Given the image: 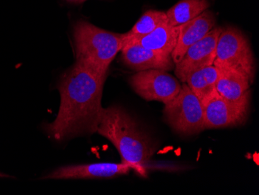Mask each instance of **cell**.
Segmentation results:
<instances>
[{"mask_svg":"<svg viewBox=\"0 0 259 195\" xmlns=\"http://www.w3.org/2000/svg\"><path fill=\"white\" fill-rule=\"evenodd\" d=\"M164 122L176 133L192 135L205 130L203 105L186 83L178 95L164 104Z\"/></svg>","mask_w":259,"mask_h":195,"instance_id":"5","label":"cell"},{"mask_svg":"<svg viewBox=\"0 0 259 195\" xmlns=\"http://www.w3.org/2000/svg\"><path fill=\"white\" fill-rule=\"evenodd\" d=\"M223 27H213L203 38L190 46L178 63L175 64V74L180 82H186L190 72L213 65L216 47Z\"/></svg>","mask_w":259,"mask_h":195,"instance_id":"8","label":"cell"},{"mask_svg":"<svg viewBox=\"0 0 259 195\" xmlns=\"http://www.w3.org/2000/svg\"><path fill=\"white\" fill-rule=\"evenodd\" d=\"M205 129L235 127L244 125L248 119L249 107L228 101L215 91L202 102Z\"/></svg>","mask_w":259,"mask_h":195,"instance_id":"7","label":"cell"},{"mask_svg":"<svg viewBox=\"0 0 259 195\" xmlns=\"http://www.w3.org/2000/svg\"><path fill=\"white\" fill-rule=\"evenodd\" d=\"M66 1L67 2L70 3V4H80L85 2L87 0H66Z\"/></svg>","mask_w":259,"mask_h":195,"instance_id":"17","label":"cell"},{"mask_svg":"<svg viewBox=\"0 0 259 195\" xmlns=\"http://www.w3.org/2000/svg\"><path fill=\"white\" fill-rule=\"evenodd\" d=\"M106 80L76 63L62 75L58 85L61 96L58 115L45 127L49 137L64 141L97 132Z\"/></svg>","mask_w":259,"mask_h":195,"instance_id":"1","label":"cell"},{"mask_svg":"<svg viewBox=\"0 0 259 195\" xmlns=\"http://www.w3.org/2000/svg\"><path fill=\"white\" fill-rule=\"evenodd\" d=\"M213 65L220 69L234 71L248 79L255 77V60L248 37L237 27H223L216 47Z\"/></svg>","mask_w":259,"mask_h":195,"instance_id":"4","label":"cell"},{"mask_svg":"<svg viewBox=\"0 0 259 195\" xmlns=\"http://www.w3.org/2000/svg\"><path fill=\"white\" fill-rule=\"evenodd\" d=\"M97 132L116 147L121 163L141 177H147V166L156 148L128 112L120 106L103 108Z\"/></svg>","mask_w":259,"mask_h":195,"instance_id":"2","label":"cell"},{"mask_svg":"<svg viewBox=\"0 0 259 195\" xmlns=\"http://www.w3.org/2000/svg\"><path fill=\"white\" fill-rule=\"evenodd\" d=\"M164 24H168L165 12L158 10H148L141 16L133 27L125 33V44L129 41L146 35Z\"/></svg>","mask_w":259,"mask_h":195,"instance_id":"16","label":"cell"},{"mask_svg":"<svg viewBox=\"0 0 259 195\" xmlns=\"http://www.w3.org/2000/svg\"><path fill=\"white\" fill-rule=\"evenodd\" d=\"M132 168L120 163H99L66 166L54 170L44 179H92L111 178L129 174Z\"/></svg>","mask_w":259,"mask_h":195,"instance_id":"10","label":"cell"},{"mask_svg":"<svg viewBox=\"0 0 259 195\" xmlns=\"http://www.w3.org/2000/svg\"><path fill=\"white\" fill-rule=\"evenodd\" d=\"M210 7L209 0H180L165 12L168 24L180 26L196 18Z\"/></svg>","mask_w":259,"mask_h":195,"instance_id":"15","label":"cell"},{"mask_svg":"<svg viewBox=\"0 0 259 195\" xmlns=\"http://www.w3.org/2000/svg\"><path fill=\"white\" fill-rule=\"evenodd\" d=\"M218 76L219 69L212 65L190 72L185 83L202 103L217 91Z\"/></svg>","mask_w":259,"mask_h":195,"instance_id":"14","label":"cell"},{"mask_svg":"<svg viewBox=\"0 0 259 195\" xmlns=\"http://www.w3.org/2000/svg\"><path fill=\"white\" fill-rule=\"evenodd\" d=\"M129 83L135 93L145 100L164 104L178 95L182 87L178 79L161 69L138 72L130 78Z\"/></svg>","mask_w":259,"mask_h":195,"instance_id":"6","label":"cell"},{"mask_svg":"<svg viewBox=\"0 0 259 195\" xmlns=\"http://www.w3.org/2000/svg\"><path fill=\"white\" fill-rule=\"evenodd\" d=\"M217 19L213 12L206 10L196 18L180 26L178 41L171 57L174 64L178 63L186 51L216 27Z\"/></svg>","mask_w":259,"mask_h":195,"instance_id":"11","label":"cell"},{"mask_svg":"<svg viewBox=\"0 0 259 195\" xmlns=\"http://www.w3.org/2000/svg\"><path fill=\"white\" fill-rule=\"evenodd\" d=\"M120 52L124 65L137 72L149 69H161L168 72L175 68L171 55L150 50L138 44L124 45Z\"/></svg>","mask_w":259,"mask_h":195,"instance_id":"9","label":"cell"},{"mask_svg":"<svg viewBox=\"0 0 259 195\" xmlns=\"http://www.w3.org/2000/svg\"><path fill=\"white\" fill-rule=\"evenodd\" d=\"M75 63L107 77L110 65L125 44V33L103 30L80 20L73 28Z\"/></svg>","mask_w":259,"mask_h":195,"instance_id":"3","label":"cell"},{"mask_svg":"<svg viewBox=\"0 0 259 195\" xmlns=\"http://www.w3.org/2000/svg\"><path fill=\"white\" fill-rule=\"evenodd\" d=\"M218 69L219 76L216 84L218 94L228 101L249 107L251 84L248 79L234 71Z\"/></svg>","mask_w":259,"mask_h":195,"instance_id":"12","label":"cell"},{"mask_svg":"<svg viewBox=\"0 0 259 195\" xmlns=\"http://www.w3.org/2000/svg\"><path fill=\"white\" fill-rule=\"evenodd\" d=\"M8 177V176L7 175H6V174H2V173H0V177Z\"/></svg>","mask_w":259,"mask_h":195,"instance_id":"18","label":"cell"},{"mask_svg":"<svg viewBox=\"0 0 259 195\" xmlns=\"http://www.w3.org/2000/svg\"><path fill=\"white\" fill-rule=\"evenodd\" d=\"M180 26L174 27L164 24L146 35L129 41L125 45L138 44L145 49L171 55L177 44Z\"/></svg>","mask_w":259,"mask_h":195,"instance_id":"13","label":"cell"}]
</instances>
